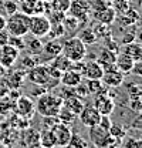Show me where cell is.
<instances>
[{"label":"cell","instance_id":"cell-9","mask_svg":"<svg viewBox=\"0 0 142 148\" xmlns=\"http://www.w3.org/2000/svg\"><path fill=\"white\" fill-rule=\"evenodd\" d=\"M14 110L17 115L30 120L36 114V103L27 95H20L14 101Z\"/></svg>","mask_w":142,"mask_h":148},{"label":"cell","instance_id":"cell-42","mask_svg":"<svg viewBox=\"0 0 142 148\" xmlns=\"http://www.w3.org/2000/svg\"><path fill=\"white\" fill-rule=\"evenodd\" d=\"M74 92H75V95H77V97H80V98H87V97L89 95L87 83L83 80L80 84H77V86L74 87Z\"/></svg>","mask_w":142,"mask_h":148},{"label":"cell","instance_id":"cell-54","mask_svg":"<svg viewBox=\"0 0 142 148\" xmlns=\"http://www.w3.org/2000/svg\"><path fill=\"white\" fill-rule=\"evenodd\" d=\"M0 148H6V145H4V143H3V141H0Z\"/></svg>","mask_w":142,"mask_h":148},{"label":"cell","instance_id":"cell-3","mask_svg":"<svg viewBox=\"0 0 142 148\" xmlns=\"http://www.w3.org/2000/svg\"><path fill=\"white\" fill-rule=\"evenodd\" d=\"M63 54L70 61H83L87 56V46L77 36H72L63 41Z\"/></svg>","mask_w":142,"mask_h":148},{"label":"cell","instance_id":"cell-32","mask_svg":"<svg viewBox=\"0 0 142 148\" xmlns=\"http://www.w3.org/2000/svg\"><path fill=\"white\" fill-rule=\"evenodd\" d=\"M48 3H50V9H51V10L67 13L68 9H70L71 0H51V1H48Z\"/></svg>","mask_w":142,"mask_h":148},{"label":"cell","instance_id":"cell-52","mask_svg":"<svg viewBox=\"0 0 142 148\" xmlns=\"http://www.w3.org/2000/svg\"><path fill=\"white\" fill-rule=\"evenodd\" d=\"M135 41H137V43H139V44L142 46V30L139 32V33H137V38H135Z\"/></svg>","mask_w":142,"mask_h":148},{"label":"cell","instance_id":"cell-25","mask_svg":"<svg viewBox=\"0 0 142 148\" xmlns=\"http://www.w3.org/2000/svg\"><path fill=\"white\" fill-rule=\"evenodd\" d=\"M50 66H53V67H55L57 70H60L61 73H64L66 70H68L71 67V61L66 57V56L63 54H58V56H55V57H53L51 58V64Z\"/></svg>","mask_w":142,"mask_h":148},{"label":"cell","instance_id":"cell-58","mask_svg":"<svg viewBox=\"0 0 142 148\" xmlns=\"http://www.w3.org/2000/svg\"><path fill=\"white\" fill-rule=\"evenodd\" d=\"M141 100H142V97H141Z\"/></svg>","mask_w":142,"mask_h":148},{"label":"cell","instance_id":"cell-34","mask_svg":"<svg viewBox=\"0 0 142 148\" xmlns=\"http://www.w3.org/2000/svg\"><path fill=\"white\" fill-rule=\"evenodd\" d=\"M68 145L72 148H88V141L78 134H72Z\"/></svg>","mask_w":142,"mask_h":148},{"label":"cell","instance_id":"cell-19","mask_svg":"<svg viewBox=\"0 0 142 148\" xmlns=\"http://www.w3.org/2000/svg\"><path fill=\"white\" fill-rule=\"evenodd\" d=\"M134 60L129 57L128 54H125L124 51H119L117 54V58H115V66L118 67L119 71H122L124 74H129L132 67H134Z\"/></svg>","mask_w":142,"mask_h":148},{"label":"cell","instance_id":"cell-36","mask_svg":"<svg viewBox=\"0 0 142 148\" xmlns=\"http://www.w3.org/2000/svg\"><path fill=\"white\" fill-rule=\"evenodd\" d=\"M126 92H128V97L129 100L131 98H141L142 97V87L135 84V83H129L126 86Z\"/></svg>","mask_w":142,"mask_h":148},{"label":"cell","instance_id":"cell-12","mask_svg":"<svg viewBox=\"0 0 142 148\" xmlns=\"http://www.w3.org/2000/svg\"><path fill=\"white\" fill-rule=\"evenodd\" d=\"M111 138V134L108 130H104L102 127H100L98 124L94 127H89V140L91 143L98 148H105L108 141Z\"/></svg>","mask_w":142,"mask_h":148},{"label":"cell","instance_id":"cell-43","mask_svg":"<svg viewBox=\"0 0 142 148\" xmlns=\"http://www.w3.org/2000/svg\"><path fill=\"white\" fill-rule=\"evenodd\" d=\"M1 7L4 9V12L7 13V16H10V14L18 12V4L16 1H13V0H4V1L1 3Z\"/></svg>","mask_w":142,"mask_h":148},{"label":"cell","instance_id":"cell-33","mask_svg":"<svg viewBox=\"0 0 142 148\" xmlns=\"http://www.w3.org/2000/svg\"><path fill=\"white\" fill-rule=\"evenodd\" d=\"M64 34H66V30H64L63 23H51V27H50V32L47 36L50 38H60Z\"/></svg>","mask_w":142,"mask_h":148},{"label":"cell","instance_id":"cell-11","mask_svg":"<svg viewBox=\"0 0 142 148\" xmlns=\"http://www.w3.org/2000/svg\"><path fill=\"white\" fill-rule=\"evenodd\" d=\"M20 12H23L27 16L46 14L47 13V1H43V0H21L20 1Z\"/></svg>","mask_w":142,"mask_h":148},{"label":"cell","instance_id":"cell-55","mask_svg":"<svg viewBox=\"0 0 142 148\" xmlns=\"http://www.w3.org/2000/svg\"><path fill=\"white\" fill-rule=\"evenodd\" d=\"M106 1H109V3H112V1H114V0H106Z\"/></svg>","mask_w":142,"mask_h":148},{"label":"cell","instance_id":"cell-5","mask_svg":"<svg viewBox=\"0 0 142 148\" xmlns=\"http://www.w3.org/2000/svg\"><path fill=\"white\" fill-rule=\"evenodd\" d=\"M72 17L78 18L80 24H85L91 16V7H89L88 0H71L70 9L67 12Z\"/></svg>","mask_w":142,"mask_h":148},{"label":"cell","instance_id":"cell-13","mask_svg":"<svg viewBox=\"0 0 142 148\" xmlns=\"http://www.w3.org/2000/svg\"><path fill=\"white\" fill-rule=\"evenodd\" d=\"M78 118H80L83 125L89 128V127H94V125H97L100 123L101 114L97 111V108L94 106H84L83 111L78 114Z\"/></svg>","mask_w":142,"mask_h":148},{"label":"cell","instance_id":"cell-41","mask_svg":"<svg viewBox=\"0 0 142 148\" xmlns=\"http://www.w3.org/2000/svg\"><path fill=\"white\" fill-rule=\"evenodd\" d=\"M87 87H88L89 94H97L104 88V84L101 80H87Z\"/></svg>","mask_w":142,"mask_h":148},{"label":"cell","instance_id":"cell-15","mask_svg":"<svg viewBox=\"0 0 142 148\" xmlns=\"http://www.w3.org/2000/svg\"><path fill=\"white\" fill-rule=\"evenodd\" d=\"M81 74L87 80H101V77L104 74V69H102V66L98 61L89 60L87 63H84V67H83Z\"/></svg>","mask_w":142,"mask_h":148},{"label":"cell","instance_id":"cell-24","mask_svg":"<svg viewBox=\"0 0 142 148\" xmlns=\"http://www.w3.org/2000/svg\"><path fill=\"white\" fill-rule=\"evenodd\" d=\"M122 51H124L125 54L129 56L134 61L141 60L142 58V46L139 43H137V41H132V43L125 44L124 49H122Z\"/></svg>","mask_w":142,"mask_h":148},{"label":"cell","instance_id":"cell-51","mask_svg":"<svg viewBox=\"0 0 142 148\" xmlns=\"http://www.w3.org/2000/svg\"><path fill=\"white\" fill-rule=\"evenodd\" d=\"M6 27V17L0 13V30H3Z\"/></svg>","mask_w":142,"mask_h":148},{"label":"cell","instance_id":"cell-39","mask_svg":"<svg viewBox=\"0 0 142 148\" xmlns=\"http://www.w3.org/2000/svg\"><path fill=\"white\" fill-rule=\"evenodd\" d=\"M88 1L89 7H91V13L92 12H101V10H104V9L111 6V3L106 1V0H88Z\"/></svg>","mask_w":142,"mask_h":148},{"label":"cell","instance_id":"cell-14","mask_svg":"<svg viewBox=\"0 0 142 148\" xmlns=\"http://www.w3.org/2000/svg\"><path fill=\"white\" fill-rule=\"evenodd\" d=\"M18 54H20V51L17 49H14L13 46H10V44L1 46L0 47V64L4 69H10L16 63Z\"/></svg>","mask_w":142,"mask_h":148},{"label":"cell","instance_id":"cell-38","mask_svg":"<svg viewBox=\"0 0 142 148\" xmlns=\"http://www.w3.org/2000/svg\"><path fill=\"white\" fill-rule=\"evenodd\" d=\"M92 30H94V33H95L97 38H105L106 36L111 34V32H109V26L102 24V23H98L95 27H92Z\"/></svg>","mask_w":142,"mask_h":148},{"label":"cell","instance_id":"cell-4","mask_svg":"<svg viewBox=\"0 0 142 148\" xmlns=\"http://www.w3.org/2000/svg\"><path fill=\"white\" fill-rule=\"evenodd\" d=\"M51 23L46 14H34L30 16V27H29V33L33 37H46L50 32Z\"/></svg>","mask_w":142,"mask_h":148},{"label":"cell","instance_id":"cell-6","mask_svg":"<svg viewBox=\"0 0 142 148\" xmlns=\"http://www.w3.org/2000/svg\"><path fill=\"white\" fill-rule=\"evenodd\" d=\"M94 107L101 115H111L115 108V103L114 100L108 95L106 90H101L100 92L94 94Z\"/></svg>","mask_w":142,"mask_h":148},{"label":"cell","instance_id":"cell-37","mask_svg":"<svg viewBox=\"0 0 142 148\" xmlns=\"http://www.w3.org/2000/svg\"><path fill=\"white\" fill-rule=\"evenodd\" d=\"M131 1H132V0H114V1L111 3V6H112L114 10L117 12V14H119V13H122V12L128 10V9L131 7Z\"/></svg>","mask_w":142,"mask_h":148},{"label":"cell","instance_id":"cell-7","mask_svg":"<svg viewBox=\"0 0 142 148\" xmlns=\"http://www.w3.org/2000/svg\"><path fill=\"white\" fill-rule=\"evenodd\" d=\"M124 80H125V74L122 71H119L115 64L104 69V74L101 77L102 84H105L106 87H111V88L119 87L121 84H124Z\"/></svg>","mask_w":142,"mask_h":148},{"label":"cell","instance_id":"cell-28","mask_svg":"<svg viewBox=\"0 0 142 148\" xmlns=\"http://www.w3.org/2000/svg\"><path fill=\"white\" fill-rule=\"evenodd\" d=\"M43 46H44V43L38 37H31L26 43V47L29 49L30 54H34V56H38L40 53H43Z\"/></svg>","mask_w":142,"mask_h":148},{"label":"cell","instance_id":"cell-10","mask_svg":"<svg viewBox=\"0 0 142 148\" xmlns=\"http://www.w3.org/2000/svg\"><path fill=\"white\" fill-rule=\"evenodd\" d=\"M51 131H53L54 137H55V144H57L58 148L67 147L68 143H70L71 137H72V134H74L70 124H66V123H61V121Z\"/></svg>","mask_w":142,"mask_h":148},{"label":"cell","instance_id":"cell-46","mask_svg":"<svg viewBox=\"0 0 142 148\" xmlns=\"http://www.w3.org/2000/svg\"><path fill=\"white\" fill-rule=\"evenodd\" d=\"M129 108L134 111V112H142V100L141 98H131L129 100Z\"/></svg>","mask_w":142,"mask_h":148},{"label":"cell","instance_id":"cell-50","mask_svg":"<svg viewBox=\"0 0 142 148\" xmlns=\"http://www.w3.org/2000/svg\"><path fill=\"white\" fill-rule=\"evenodd\" d=\"M141 141H138V140H128L126 141V148H139L141 147Z\"/></svg>","mask_w":142,"mask_h":148},{"label":"cell","instance_id":"cell-49","mask_svg":"<svg viewBox=\"0 0 142 148\" xmlns=\"http://www.w3.org/2000/svg\"><path fill=\"white\" fill-rule=\"evenodd\" d=\"M9 37H10V34L6 32V29L0 30V47L9 43Z\"/></svg>","mask_w":142,"mask_h":148},{"label":"cell","instance_id":"cell-29","mask_svg":"<svg viewBox=\"0 0 142 148\" xmlns=\"http://www.w3.org/2000/svg\"><path fill=\"white\" fill-rule=\"evenodd\" d=\"M10 80H7L6 83L9 84L10 88L16 90V88H20L21 84H23V80H24V73L23 71H13V75L9 77Z\"/></svg>","mask_w":142,"mask_h":148},{"label":"cell","instance_id":"cell-40","mask_svg":"<svg viewBox=\"0 0 142 148\" xmlns=\"http://www.w3.org/2000/svg\"><path fill=\"white\" fill-rule=\"evenodd\" d=\"M10 46H13L14 49H17L18 51L24 50L26 49V41H24V37H20V36H10L9 37V43Z\"/></svg>","mask_w":142,"mask_h":148},{"label":"cell","instance_id":"cell-57","mask_svg":"<svg viewBox=\"0 0 142 148\" xmlns=\"http://www.w3.org/2000/svg\"><path fill=\"white\" fill-rule=\"evenodd\" d=\"M43 1H51V0H43Z\"/></svg>","mask_w":142,"mask_h":148},{"label":"cell","instance_id":"cell-17","mask_svg":"<svg viewBox=\"0 0 142 148\" xmlns=\"http://www.w3.org/2000/svg\"><path fill=\"white\" fill-rule=\"evenodd\" d=\"M83 80H84L83 74L80 73V71L72 70V69L66 70L64 73L61 74V77H60L61 84H63V86H67V87H75V86L80 84Z\"/></svg>","mask_w":142,"mask_h":148},{"label":"cell","instance_id":"cell-27","mask_svg":"<svg viewBox=\"0 0 142 148\" xmlns=\"http://www.w3.org/2000/svg\"><path fill=\"white\" fill-rule=\"evenodd\" d=\"M63 26H64L66 33H75V32L81 27L78 18L72 17V16H70V14H66V17H64V20H63Z\"/></svg>","mask_w":142,"mask_h":148},{"label":"cell","instance_id":"cell-21","mask_svg":"<svg viewBox=\"0 0 142 148\" xmlns=\"http://www.w3.org/2000/svg\"><path fill=\"white\" fill-rule=\"evenodd\" d=\"M63 106H64L66 108H68L72 114H75L77 117H78V114H80V112L83 111V108H84L83 98H80V97H77V95L64 98V100H63Z\"/></svg>","mask_w":142,"mask_h":148},{"label":"cell","instance_id":"cell-30","mask_svg":"<svg viewBox=\"0 0 142 148\" xmlns=\"http://www.w3.org/2000/svg\"><path fill=\"white\" fill-rule=\"evenodd\" d=\"M57 117H58V120H60L61 123H66V124H70V125L74 123V120L77 118V115L72 114V112H71L68 108H66L64 106H61V108L58 111Z\"/></svg>","mask_w":142,"mask_h":148},{"label":"cell","instance_id":"cell-8","mask_svg":"<svg viewBox=\"0 0 142 148\" xmlns=\"http://www.w3.org/2000/svg\"><path fill=\"white\" fill-rule=\"evenodd\" d=\"M27 77L29 80L36 84V86H44L47 88V84L50 83L51 77L48 74V66H44V64H37L33 69H30L27 71Z\"/></svg>","mask_w":142,"mask_h":148},{"label":"cell","instance_id":"cell-2","mask_svg":"<svg viewBox=\"0 0 142 148\" xmlns=\"http://www.w3.org/2000/svg\"><path fill=\"white\" fill-rule=\"evenodd\" d=\"M30 27V16L24 14L23 12H16L6 18V32L10 36H20L26 37L29 34Z\"/></svg>","mask_w":142,"mask_h":148},{"label":"cell","instance_id":"cell-45","mask_svg":"<svg viewBox=\"0 0 142 148\" xmlns=\"http://www.w3.org/2000/svg\"><path fill=\"white\" fill-rule=\"evenodd\" d=\"M44 120H43V128L44 130H53L58 123H60V120H58V117L55 115V117H43Z\"/></svg>","mask_w":142,"mask_h":148},{"label":"cell","instance_id":"cell-23","mask_svg":"<svg viewBox=\"0 0 142 148\" xmlns=\"http://www.w3.org/2000/svg\"><path fill=\"white\" fill-rule=\"evenodd\" d=\"M117 54L118 53H114V51H111V50H108V49H102L100 53H98V63L102 66V69H106V67H109V66H112V64H115V58H117Z\"/></svg>","mask_w":142,"mask_h":148},{"label":"cell","instance_id":"cell-56","mask_svg":"<svg viewBox=\"0 0 142 148\" xmlns=\"http://www.w3.org/2000/svg\"><path fill=\"white\" fill-rule=\"evenodd\" d=\"M64 148H72V147H70V145H67V147H64Z\"/></svg>","mask_w":142,"mask_h":148},{"label":"cell","instance_id":"cell-26","mask_svg":"<svg viewBox=\"0 0 142 148\" xmlns=\"http://www.w3.org/2000/svg\"><path fill=\"white\" fill-rule=\"evenodd\" d=\"M77 37H78L85 46H91V44H94V43L98 40L97 36H95V33H94V30H92L91 27H85V29L80 30Z\"/></svg>","mask_w":142,"mask_h":148},{"label":"cell","instance_id":"cell-47","mask_svg":"<svg viewBox=\"0 0 142 148\" xmlns=\"http://www.w3.org/2000/svg\"><path fill=\"white\" fill-rule=\"evenodd\" d=\"M135 38H137V32H135V30H131V32L125 33L124 36H122L121 44L125 46V44H128V43H132V41H135Z\"/></svg>","mask_w":142,"mask_h":148},{"label":"cell","instance_id":"cell-31","mask_svg":"<svg viewBox=\"0 0 142 148\" xmlns=\"http://www.w3.org/2000/svg\"><path fill=\"white\" fill-rule=\"evenodd\" d=\"M36 57H37V56L30 54V56H26V57L21 58V61H20V69H21V71H24V70L29 71V70L33 69L34 66L40 64V61H38Z\"/></svg>","mask_w":142,"mask_h":148},{"label":"cell","instance_id":"cell-22","mask_svg":"<svg viewBox=\"0 0 142 148\" xmlns=\"http://www.w3.org/2000/svg\"><path fill=\"white\" fill-rule=\"evenodd\" d=\"M38 143L41 148H57L55 144V137H54L51 130H44L38 134Z\"/></svg>","mask_w":142,"mask_h":148},{"label":"cell","instance_id":"cell-35","mask_svg":"<svg viewBox=\"0 0 142 148\" xmlns=\"http://www.w3.org/2000/svg\"><path fill=\"white\" fill-rule=\"evenodd\" d=\"M109 134L112 135V137H115V138H118V140H122L125 135H126V130L122 124H111V127H109Z\"/></svg>","mask_w":142,"mask_h":148},{"label":"cell","instance_id":"cell-20","mask_svg":"<svg viewBox=\"0 0 142 148\" xmlns=\"http://www.w3.org/2000/svg\"><path fill=\"white\" fill-rule=\"evenodd\" d=\"M43 51L50 58L61 54L63 53V41H60L58 38H50L47 43H44Z\"/></svg>","mask_w":142,"mask_h":148},{"label":"cell","instance_id":"cell-44","mask_svg":"<svg viewBox=\"0 0 142 148\" xmlns=\"http://www.w3.org/2000/svg\"><path fill=\"white\" fill-rule=\"evenodd\" d=\"M104 44H105V49L108 50H111V51H114V53H119V47H118V43L112 38V36L109 34V36H106L104 38Z\"/></svg>","mask_w":142,"mask_h":148},{"label":"cell","instance_id":"cell-18","mask_svg":"<svg viewBox=\"0 0 142 148\" xmlns=\"http://www.w3.org/2000/svg\"><path fill=\"white\" fill-rule=\"evenodd\" d=\"M117 20H118L122 26H135V24L139 21V13H138L135 9L129 7L128 10H125L122 13L117 14Z\"/></svg>","mask_w":142,"mask_h":148},{"label":"cell","instance_id":"cell-48","mask_svg":"<svg viewBox=\"0 0 142 148\" xmlns=\"http://www.w3.org/2000/svg\"><path fill=\"white\" fill-rule=\"evenodd\" d=\"M131 73H134L135 75H139V77H142V58H141V60H137V61L134 63V67H132Z\"/></svg>","mask_w":142,"mask_h":148},{"label":"cell","instance_id":"cell-1","mask_svg":"<svg viewBox=\"0 0 142 148\" xmlns=\"http://www.w3.org/2000/svg\"><path fill=\"white\" fill-rule=\"evenodd\" d=\"M63 106V98L58 94L53 92H44L40 97H37L36 101V111L41 117H55Z\"/></svg>","mask_w":142,"mask_h":148},{"label":"cell","instance_id":"cell-53","mask_svg":"<svg viewBox=\"0 0 142 148\" xmlns=\"http://www.w3.org/2000/svg\"><path fill=\"white\" fill-rule=\"evenodd\" d=\"M4 73H6V69H4V67H3V66L0 64V78H1V77L4 75Z\"/></svg>","mask_w":142,"mask_h":148},{"label":"cell","instance_id":"cell-16","mask_svg":"<svg viewBox=\"0 0 142 148\" xmlns=\"http://www.w3.org/2000/svg\"><path fill=\"white\" fill-rule=\"evenodd\" d=\"M92 18L97 20L98 23H102V24H106V26H111L115 20H117V12L114 10L112 6L106 7L101 12H92Z\"/></svg>","mask_w":142,"mask_h":148}]
</instances>
